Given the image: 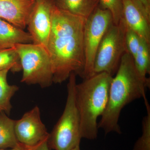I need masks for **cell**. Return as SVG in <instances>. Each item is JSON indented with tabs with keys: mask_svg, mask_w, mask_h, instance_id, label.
Returning a JSON list of instances; mask_svg holds the SVG:
<instances>
[{
	"mask_svg": "<svg viewBox=\"0 0 150 150\" xmlns=\"http://www.w3.org/2000/svg\"><path fill=\"white\" fill-rule=\"evenodd\" d=\"M113 23L109 11L98 6L86 19L84 28L83 42L85 64L83 79L93 76L95 59L103 38Z\"/></svg>",
	"mask_w": 150,
	"mask_h": 150,
	"instance_id": "7",
	"label": "cell"
},
{
	"mask_svg": "<svg viewBox=\"0 0 150 150\" xmlns=\"http://www.w3.org/2000/svg\"><path fill=\"white\" fill-rule=\"evenodd\" d=\"M115 74L110 83L106 109L98 123V129H103L105 134L112 132L121 134L118 121L121 110L138 98L147 100L146 90L150 87V79L145 80L140 76L133 58L127 52L122 56Z\"/></svg>",
	"mask_w": 150,
	"mask_h": 150,
	"instance_id": "2",
	"label": "cell"
},
{
	"mask_svg": "<svg viewBox=\"0 0 150 150\" xmlns=\"http://www.w3.org/2000/svg\"><path fill=\"white\" fill-rule=\"evenodd\" d=\"M8 72V70L0 71V112L8 115L12 108L11 100L19 89L18 86L9 84L7 81Z\"/></svg>",
	"mask_w": 150,
	"mask_h": 150,
	"instance_id": "15",
	"label": "cell"
},
{
	"mask_svg": "<svg viewBox=\"0 0 150 150\" xmlns=\"http://www.w3.org/2000/svg\"><path fill=\"white\" fill-rule=\"evenodd\" d=\"M54 2V0H36L27 25L33 43L46 48L51 32Z\"/></svg>",
	"mask_w": 150,
	"mask_h": 150,
	"instance_id": "9",
	"label": "cell"
},
{
	"mask_svg": "<svg viewBox=\"0 0 150 150\" xmlns=\"http://www.w3.org/2000/svg\"><path fill=\"white\" fill-rule=\"evenodd\" d=\"M147 115L142 121V134L135 143L133 150H150V106L147 101L145 102Z\"/></svg>",
	"mask_w": 150,
	"mask_h": 150,
	"instance_id": "18",
	"label": "cell"
},
{
	"mask_svg": "<svg viewBox=\"0 0 150 150\" xmlns=\"http://www.w3.org/2000/svg\"><path fill=\"white\" fill-rule=\"evenodd\" d=\"M122 1L121 19L127 27L150 44V11L138 1Z\"/></svg>",
	"mask_w": 150,
	"mask_h": 150,
	"instance_id": "10",
	"label": "cell"
},
{
	"mask_svg": "<svg viewBox=\"0 0 150 150\" xmlns=\"http://www.w3.org/2000/svg\"><path fill=\"white\" fill-rule=\"evenodd\" d=\"M13 47L20 60L21 82L38 85L42 88L50 86L53 83V74L47 48L33 43L16 44Z\"/></svg>",
	"mask_w": 150,
	"mask_h": 150,
	"instance_id": "5",
	"label": "cell"
},
{
	"mask_svg": "<svg viewBox=\"0 0 150 150\" xmlns=\"http://www.w3.org/2000/svg\"><path fill=\"white\" fill-rule=\"evenodd\" d=\"M141 39L142 38L136 33L126 25L125 33V45L127 52L131 55L133 59L136 56L139 48Z\"/></svg>",
	"mask_w": 150,
	"mask_h": 150,
	"instance_id": "20",
	"label": "cell"
},
{
	"mask_svg": "<svg viewBox=\"0 0 150 150\" xmlns=\"http://www.w3.org/2000/svg\"><path fill=\"white\" fill-rule=\"evenodd\" d=\"M133 60L140 76L144 79H149L146 76L150 73V44L142 38L139 48Z\"/></svg>",
	"mask_w": 150,
	"mask_h": 150,
	"instance_id": "16",
	"label": "cell"
},
{
	"mask_svg": "<svg viewBox=\"0 0 150 150\" xmlns=\"http://www.w3.org/2000/svg\"><path fill=\"white\" fill-rule=\"evenodd\" d=\"M112 77L107 73H99L76 85L75 96L82 139L94 140L97 137L98 118L106 109Z\"/></svg>",
	"mask_w": 150,
	"mask_h": 150,
	"instance_id": "3",
	"label": "cell"
},
{
	"mask_svg": "<svg viewBox=\"0 0 150 150\" xmlns=\"http://www.w3.org/2000/svg\"><path fill=\"white\" fill-rule=\"evenodd\" d=\"M5 70L13 73L22 70L19 57L13 46L0 48V71Z\"/></svg>",
	"mask_w": 150,
	"mask_h": 150,
	"instance_id": "17",
	"label": "cell"
},
{
	"mask_svg": "<svg viewBox=\"0 0 150 150\" xmlns=\"http://www.w3.org/2000/svg\"><path fill=\"white\" fill-rule=\"evenodd\" d=\"M35 3L36 0H0V18L23 30Z\"/></svg>",
	"mask_w": 150,
	"mask_h": 150,
	"instance_id": "11",
	"label": "cell"
},
{
	"mask_svg": "<svg viewBox=\"0 0 150 150\" xmlns=\"http://www.w3.org/2000/svg\"><path fill=\"white\" fill-rule=\"evenodd\" d=\"M33 147H31L27 146H25L24 145L20 144L18 146L13 149H0V150H32Z\"/></svg>",
	"mask_w": 150,
	"mask_h": 150,
	"instance_id": "22",
	"label": "cell"
},
{
	"mask_svg": "<svg viewBox=\"0 0 150 150\" xmlns=\"http://www.w3.org/2000/svg\"><path fill=\"white\" fill-rule=\"evenodd\" d=\"M71 150H80V145L77 146H76V147L74 148V149H73Z\"/></svg>",
	"mask_w": 150,
	"mask_h": 150,
	"instance_id": "24",
	"label": "cell"
},
{
	"mask_svg": "<svg viewBox=\"0 0 150 150\" xmlns=\"http://www.w3.org/2000/svg\"><path fill=\"white\" fill-rule=\"evenodd\" d=\"M99 6L108 10L112 15L113 24L119 23L122 17L123 9L122 0H99Z\"/></svg>",
	"mask_w": 150,
	"mask_h": 150,
	"instance_id": "19",
	"label": "cell"
},
{
	"mask_svg": "<svg viewBox=\"0 0 150 150\" xmlns=\"http://www.w3.org/2000/svg\"><path fill=\"white\" fill-rule=\"evenodd\" d=\"M76 75H70L67 84V97L64 111L51 133L47 142L51 150H71L80 145L82 138L81 121L75 89Z\"/></svg>",
	"mask_w": 150,
	"mask_h": 150,
	"instance_id": "4",
	"label": "cell"
},
{
	"mask_svg": "<svg viewBox=\"0 0 150 150\" xmlns=\"http://www.w3.org/2000/svg\"><path fill=\"white\" fill-rule=\"evenodd\" d=\"M47 139L48 138L33 147L32 150H51L48 146Z\"/></svg>",
	"mask_w": 150,
	"mask_h": 150,
	"instance_id": "21",
	"label": "cell"
},
{
	"mask_svg": "<svg viewBox=\"0 0 150 150\" xmlns=\"http://www.w3.org/2000/svg\"><path fill=\"white\" fill-rule=\"evenodd\" d=\"M142 4L148 10L150 11V0H135Z\"/></svg>",
	"mask_w": 150,
	"mask_h": 150,
	"instance_id": "23",
	"label": "cell"
},
{
	"mask_svg": "<svg viewBox=\"0 0 150 150\" xmlns=\"http://www.w3.org/2000/svg\"><path fill=\"white\" fill-rule=\"evenodd\" d=\"M86 19L61 10L54 2L47 43L53 83H62L74 73L83 78L84 68V28Z\"/></svg>",
	"mask_w": 150,
	"mask_h": 150,
	"instance_id": "1",
	"label": "cell"
},
{
	"mask_svg": "<svg viewBox=\"0 0 150 150\" xmlns=\"http://www.w3.org/2000/svg\"><path fill=\"white\" fill-rule=\"evenodd\" d=\"M54 2L62 10L86 19L99 6V0H54Z\"/></svg>",
	"mask_w": 150,
	"mask_h": 150,
	"instance_id": "13",
	"label": "cell"
},
{
	"mask_svg": "<svg viewBox=\"0 0 150 150\" xmlns=\"http://www.w3.org/2000/svg\"><path fill=\"white\" fill-rule=\"evenodd\" d=\"M29 43H33V39L28 32L0 18V48Z\"/></svg>",
	"mask_w": 150,
	"mask_h": 150,
	"instance_id": "12",
	"label": "cell"
},
{
	"mask_svg": "<svg viewBox=\"0 0 150 150\" xmlns=\"http://www.w3.org/2000/svg\"><path fill=\"white\" fill-rule=\"evenodd\" d=\"M126 25L121 19L112 23L103 38L94 63V74L105 73L113 76L118 69L121 59L127 52L125 42Z\"/></svg>",
	"mask_w": 150,
	"mask_h": 150,
	"instance_id": "6",
	"label": "cell"
},
{
	"mask_svg": "<svg viewBox=\"0 0 150 150\" xmlns=\"http://www.w3.org/2000/svg\"><path fill=\"white\" fill-rule=\"evenodd\" d=\"M15 121L0 112V149H13L19 145L15 131Z\"/></svg>",
	"mask_w": 150,
	"mask_h": 150,
	"instance_id": "14",
	"label": "cell"
},
{
	"mask_svg": "<svg viewBox=\"0 0 150 150\" xmlns=\"http://www.w3.org/2000/svg\"><path fill=\"white\" fill-rule=\"evenodd\" d=\"M15 131L19 143L31 147L47 139L49 135L41 120L40 108L38 106L16 120Z\"/></svg>",
	"mask_w": 150,
	"mask_h": 150,
	"instance_id": "8",
	"label": "cell"
}]
</instances>
